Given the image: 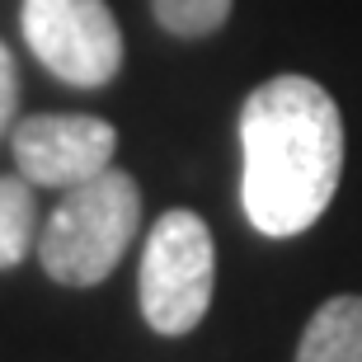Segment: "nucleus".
I'll use <instances>...</instances> for the list:
<instances>
[{"label":"nucleus","instance_id":"f257e3e1","mask_svg":"<svg viewBox=\"0 0 362 362\" xmlns=\"http://www.w3.org/2000/svg\"><path fill=\"white\" fill-rule=\"evenodd\" d=\"M240 202L259 235H301L334 202L344 175V118L320 81L273 76L240 108Z\"/></svg>","mask_w":362,"mask_h":362},{"label":"nucleus","instance_id":"f03ea898","mask_svg":"<svg viewBox=\"0 0 362 362\" xmlns=\"http://www.w3.org/2000/svg\"><path fill=\"white\" fill-rule=\"evenodd\" d=\"M141 226V188L127 170L108 165L104 175L66 188L38 235V259L62 287H94L122 264Z\"/></svg>","mask_w":362,"mask_h":362},{"label":"nucleus","instance_id":"7ed1b4c3","mask_svg":"<svg viewBox=\"0 0 362 362\" xmlns=\"http://www.w3.org/2000/svg\"><path fill=\"white\" fill-rule=\"evenodd\" d=\"M141 315L156 334L179 339L198 329L216 287V245L198 212L170 207L156 216L146 245H141Z\"/></svg>","mask_w":362,"mask_h":362},{"label":"nucleus","instance_id":"20e7f679","mask_svg":"<svg viewBox=\"0 0 362 362\" xmlns=\"http://www.w3.org/2000/svg\"><path fill=\"white\" fill-rule=\"evenodd\" d=\"M24 38L57 81L99 90L122 66V28L104 0H24Z\"/></svg>","mask_w":362,"mask_h":362},{"label":"nucleus","instance_id":"39448f33","mask_svg":"<svg viewBox=\"0 0 362 362\" xmlns=\"http://www.w3.org/2000/svg\"><path fill=\"white\" fill-rule=\"evenodd\" d=\"M14 165L38 188H76L104 175L118 151V127L90 113H38L10 136Z\"/></svg>","mask_w":362,"mask_h":362},{"label":"nucleus","instance_id":"423d86ee","mask_svg":"<svg viewBox=\"0 0 362 362\" xmlns=\"http://www.w3.org/2000/svg\"><path fill=\"white\" fill-rule=\"evenodd\" d=\"M296 362H362V296H329L301 329Z\"/></svg>","mask_w":362,"mask_h":362},{"label":"nucleus","instance_id":"0eeeda50","mask_svg":"<svg viewBox=\"0 0 362 362\" xmlns=\"http://www.w3.org/2000/svg\"><path fill=\"white\" fill-rule=\"evenodd\" d=\"M38 235V212H33V184L24 175H0V269L24 264Z\"/></svg>","mask_w":362,"mask_h":362},{"label":"nucleus","instance_id":"6e6552de","mask_svg":"<svg viewBox=\"0 0 362 362\" xmlns=\"http://www.w3.org/2000/svg\"><path fill=\"white\" fill-rule=\"evenodd\" d=\"M235 0H151V14L175 38H207L230 19Z\"/></svg>","mask_w":362,"mask_h":362},{"label":"nucleus","instance_id":"1a4fd4ad","mask_svg":"<svg viewBox=\"0 0 362 362\" xmlns=\"http://www.w3.org/2000/svg\"><path fill=\"white\" fill-rule=\"evenodd\" d=\"M14 108H19V76H14V57L0 42V132H10Z\"/></svg>","mask_w":362,"mask_h":362}]
</instances>
